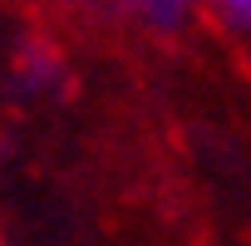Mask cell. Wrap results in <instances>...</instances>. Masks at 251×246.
Instances as JSON below:
<instances>
[{"label":"cell","instance_id":"obj_2","mask_svg":"<svg viewBox=\"0 0 251 246\" xmlns=\"http://www.w3.org/2000/svg\"><path fill=\"white\" fill-rule=\"evenodd\" d=\"M59 79H64V69H59V59H54L50 49H25V59H20V89H30V94L40 89V94H45V89H54Z\"/></svg>","mask_w":251,"mask_h":246},{"label":"cell","instance_id":"obj_1","mask_svg":"<svg viewBox=\"0 0 251 246\" xmlns=\"http://www.w3.org/2000/svg\"><path fill=\"white\" fill-rule=\"evenodd\" d=\"M192 10H197V0H113V15H123L148 35H182Z\"/></svg>","mask_w":251,"mask_h":246},{"label":"cell","instance_id":"obj_3","mask_svg":"<svg viewBox=\"0 0 251 246\" xmlns=\"http://www.w3.org/2000/svg\"><path fill=\"white\" fill-rule=\"evenodd\" d=\"M197 5H207L226 30L236 35H251V0H197Z\"/></svg>","mask_w":251,"mask_h":246}]
</instances>
